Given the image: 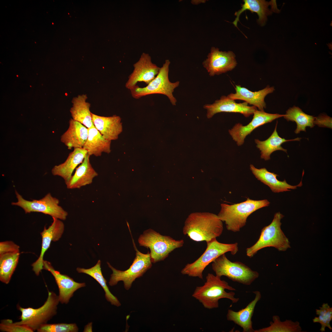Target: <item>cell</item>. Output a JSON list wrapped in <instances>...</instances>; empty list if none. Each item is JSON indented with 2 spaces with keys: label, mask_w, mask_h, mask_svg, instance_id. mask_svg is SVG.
<instances>
[{
  "label": "cell",
  "mask_w": 332,
  "mask_h": 332,
  "mask_svg": "<svg viewBox=\"0 0 332 332\" xmlns=\"http://www.w3.org/2000/svg\"><path fill=\"white\" fill-rule=\"evenodd\" d=\"M284 215L278 212L275 213L271 223L263 227L256 243L246 249L247 255L253 257L260 250L273 247L279 251H284L290 247L288 239L281 229V219Z\"/></svg>",
  "instance_id": "4"
},
{
  "label": "cell",
  "mask_w": 332,
  "mask_h": 332,
  "mask_svg": "<svg viewBox=\"0 0 332 332\" xmlns=\"http://www.w3.org/2000/svg\"><path fill=\"white\" fill-rule=\"evenodd\" d=\"M319 309L316 310V314L318 317H315L313 319L314 323L318 322L321 325L320 330L322 332L325 331L326 327L331 330L332 328L330 325V322L332 319V308L330 307L328 303H324Z\"/></svg>",
  "instance_id": "33"
},
{
  "label": "cell",
  "mask_w": 332,
  "mask_h": 332,
  "mask_svg": "<svg viewBox=\"0 0 332 332\" xmlns=\"http://www.w3.org/2000/svg\"><path fill=\"white\" fill-rule=\"evenodd\" d=\"M90 156L87 154L83 162L77 167L68 183L67 188H79L91 184L93 179L98 175L90 162Z\"/></svg>",
  "instance_id": "24"
},
{
  "label": "cell",
  "mask_w": 332,
  "mask_h": 332,
  "mask_svg": "<svg viewBox=\"0 0 332 332\" xmlns=\"http://www.w3.org/2000/svg\"><path fill=\"white\" fill-rule=\"evenodd\" d=\"M270 204V202L266 199L255 200L247 198L245 201L239 203L231 205L221 204L217 215L221 221L225 222L228 230L237 232L246 225L247 218L251 214Z\"/></svg>",
  "instance_id": "3"
},
{
  "label": "cell",
  "mask_w": 332,
  "mask_h": 332,
  "mask_svg": "<svg viewBox=\"0 0 332 332\" xmlns=\"http://www.w3.org/2000/svg\"><path fill=\"white\" fill-rule=\"evenodd\" d=\"M87 154V151L83 148H74L64 162L53 167L51 170L52 174L62 178L66 185L71 177L74 170L83 162Z\"/></svg>",
  "instance_id": "21"
},
{
  "label": "cell",
  "mask_w": 332,
  "mask_h": 332,
  "mask_svg": "<svg viewBox=\"0 0 332 332\" xmlns=\"http://www.w3.org/2000/svg\"><path fill=\"white\" fill-rule=\"evenodd\" d=\"M331 122L332 118L327 115H323L315 117L314 124H316L320 126H328V124L331 126Z\"/></svg>",
  "instance_id": "37"
},
{
  "label": "cell",
  "mask_w": 332,
  "mask_h": 332,
  "mask_svg": "<svg viewBox=\"0 0 332 332\" xmlns=\"http://www.w3.org/2000/svg\"><path fill=\"white\" fill-rule=\"evenodd\" d=\"M272 319L273 322H270L269 326L255 330L254 332H302L299 323L298 321L294 322L289 320L281 321L277 315L273 316Z\"/></svg>",
  "instance_id": "32"
},
{
  "label": "cell",
  "mask_w": 332,
  "mask_h": 332,
  "mask_svg": "<svg viewBox=\"0 0 332 332\" xmlns=\"http://www.w3.org/2000/svg\"><path fill=\"white\" fill-rule=\"evenodd\" d=\"M204 108L207 110V117L208 119L216 113L223 112L239 113L248 117L257 110L256 107L249 106L246 102L237 103L235 100L225 96H222L211 104L204 105Z\"/></svg>",
  "instance_id": "16"
},
{
  "label": "cell",
  "mask_w": 332,
  "mask_h": 332,
  "mask_svg": "<svg viewBox=\"0 0 332 332\" xmlns=\"http://www.w3.org/2000/svg\"><path fill=\"white\" fill-rule=\"evenodd\" d=\"M278 122L275 129L271 136L265 140L261 141L258 139H255L256 146L260 151L261 158L265 160L270 159V155L274 152L277 150H281L287 152V150L283 148L281 145L287 141L300 140L301 138L298 137L292 140H286L282 138L279 135L277 131Z\"/></svg>",
  "instance_id": "28"
},
{
  "label": "cell",
  "mask_w": 332,
  "mask_h": 332,
  "mask_svg": "<svg viewBox=\"0 0 332 332\" xmlns=\"http://www.w3.org/2000/svg\"><path fill=\"white\" fill-rule=\"evenodd\" d=\"M38 332H77L78 328L75 323H46L37 330Z\"/></svg>",
  "instance_id": "34"
},
{
  "label": "cell",
  "mask_w": 332,
  "mask_h": 332,
  "mask_svg": "<svg viewBox=\"0 0 332 332\" xmlns=\"http://www.w3.org/2000/svg\"><path fill=\"white\" fill-rule=\"evenodd\" d=\"M138 242L140 246L150 249L151 261L153 263L164 260L170 253L182 247L184 243L183 239L176 240L150 229L140 235Z\"/></svg>",
  "instance_id": "6"
},
{
  "label": "cell",
  "mask_w": 332,
  "mask_h": 332,
  "mask_svg": "<svg viewBox=\"0 0 332 332\" xmlns=\"http://www.w3.org/2000/svg\"><path fill=\"white\" fill-rule=\"evenodd\" d=\"M43 269L49 272L54 277L59 289V301L62 304H67L75 291L86 286L85 283L77 282L69 276L61 274L47 261H44Z\"/></svg>",
  "instance_id": "17"
},
{
  "label": "cell",
  "mask_w": 332,
  "mask_h": 332,
  "mask_svg": "<svg viewBox=\"0 0 332 332\" xmlns=\"http://www.w3.org/2000/svg\"><path fill=\"white\" fill-rule=\"evenodd\" d=\"M235 55L232 51H222L217 48L212 47L207 58L203 65L209 75H219L232 70L236 66Z\"/></svg>",
  "instance_id": "12"
},
{
  "label": "cell",
  "mask_w": 332,
  "mask_h": 332,
  "mask_svg": "<svg viewBox=\"0 0 332 332\" xmlns=\"http://www.w3.org/2000/svg\"><path fill=\"white\" fill-rule=\"evenodd\" d=\"M212 263V268L216 276L220 277L225 276L234 282L243 285H251L259 277L258 272L252 270L242 262L231 261L225 254Z\"/></svg>",
  "instance_id": "8"
},
{
  "label": "cell",
  "mask_w": 332,
  "mask_h": 332,
  "mask_svg": "<svg viewBox=\"0 0 332 332\" xmlns=\"http://www.w3.org/2000/svg\"><path fill=\"white\" fill-rule=\"evenodd\" d=\"M206 278V281L204 285L197 287L192 294V296L198 300L205 308L210 309L218 308L219 300L223 298L230 300L232 303L238 302L239 298L235 297L234 292H227L225 290L226 289L236 290L227 282L211 273H208Z\"/></svg>",
  "instance_id": "2"
},
{
  "label": "cell",
  "mask_w": 332,
  "mask_h": 332,
  "mask_svg": "<svg viewBox=\"0 0 332 332\" xmlns=\"http://www.w3.org/2000/svg\"><path fill=\"white\" fill-rule=\"evenodd\" d=\"M250 169L257 179L268 186L274 193H279L289 191L290 189H295L302 186V180L296 185H291L288 184L285 180L281 181L277 179L279 176L274 172L268 171L265 168L258 169L253 164L250 166Z\"/></svg>",
  "instance_id": "22"
},
{
  "label": "cell",
  "mask_w": 332,
  "mask_h": 332,
  "mask_svg": "<svg viewBox=\"0 0 332 332\" xmlns=\"http://www.w3.org/2000/svg\"><path fill=\"white\" fill-rule=\"evenodd\" d=\"M86 94L79 95L73 98L70 109L72 119L89 128L94 126L90 108V104L86 101Z\"/></svg>",
  "instance_id": "26"
},
{
  "label": "cell",
  "mask_w": 332,
  "mask_h": 332,
  "mask_svg": "<svg viewBox=\"0 0 332 332\" xmlns=\"http://www.w3.org/2000/svg\"><path fill=\"white\" fill-rule=\"evenodd\" d=\"M19 246L11 241L0 242V255L19 251Z\"/></svg>",
  "instance_id": "36"
},
{
  "label": "cell",
  "mask_w": 332,
  "mask_h": 332,
  "mask_svg": "<svg viewBox=\"0 0 332 332\" xmlns=\"http://www.w3.org/2000/svg\"><path fill=\"white\" fill-rule=\"evenodd\" d=\"M51 224L46 228L44 227L40 233L42 238L41 253L38 259L31 265L32 270L37 276L39 275L43 269L44 255L49 248L52 242L58 241L61 237L64 230V225L60 219L52 218Z\"/></svg>",
  "instance_id": "15"
},
{
  "label": "cell",
  "mask_w": 332,
  "mask_h": 332,
  "mask_svg": "<svg viewBox=\"0 0 332 332\" xmlns=\"http://www.w3.org/2000/svg\"><path fill=\"white\" fill-rule=\"evenodd\" d=\"M93 125L100 133L107 140L111 141L118 139L123 131L121 117L116 115L105 117L91 113Z\"/></svg>",
  "instance_id": "18"
},
{
  "label": "cell",
  "mask_w": 332,
  "mask_h": 332,
  "mask_svg": "<svg viewBox=\"0 0 332 332\" xmlns=\"http://www.w3.org/2000/svg\"><path fill=\"white\" fill-rule=\"evenodd\" d=\"M67 130L61 136L60 140L69 150L82 148L88 138V128L71 119Z\"/></svg>",
  "instance_id": "23"
},
{
  "label": "cell",
  "mask_w": 332,
  "mask_h": 332,
  "mask_svg": "<svg viewBox=\"0 0 332 332\" xmlns=\"http://www.w3.org/2000/svg\"><path fill=\"white\" fill-rule=\"evenodd\" d=\"M206 248L201 256L193 262L187 264L183 268L181 273L192 277L203 279V272L205 268L221 255L230 252L235 255L238 251V243H224L218 242L215 238L207 242Z\"/></svg>",
  "instance_id": "5"
},
{
  "label": "cell",
  "mask_w": 332,
  "mask_h": 332,
  "mask_svg": "<svg viewBox=\"0 0 332 332\" xmlns=\"http://www.w3.org/2000/svg\"><path fill=\"white\" fill-rule=\"evenodd\" d=\"M111 142L105 138L94 125L88 128V138L83 148L90 156H99L103 152H111Z\"/></svg>",
  "instance_id": "27"
},
{
  "label": "cell",
  "mask_w": 332,
  "mask_h": 332,
  "mask_svg": "<svg viewBox=\"0 0 332 332\" xmlns=\"http://www.w3.org/2000/svg\"><path fill=\"white\" fill-rule=\"evenodd\" d=\"M59 302L58 296L53 291H48L46 300L38 308H24L18 305L17 309L21 312V314L19 318L20 321L16 322L28 326L34 332L37 330L56 314Z\"/></svg>",
  "instance_id": "7"
},
{
  "label": "cell",
  "mask_w": 332,
  "mask_h": 332,
  "mask_svg": "<svg viewBox=\"0 0 332 332\" xmlns=\"http://www.w3.org/2000/svg\"><path fill=\"white\" fill-rule=\"evenodd\" d=\"M170 63L168 60H165L159 72L155 78L147 85L144 87L136 86L131 89L132 97L138 99L146 96L159 94L166 95L172 105H175L177 101L173 93L174 89L178 86L180 82H170L168 78L169 66Z\"/></svg>",
  "instance_id": "10"
},
{
  "label": "cell",
  "mask_w": 332,
  "mask_h": 332,
  "mask_svg": "<svg viewBox=\"0 0 332 332\" xmlns=\"http://www.w3.org/2000/svg\"><path fill=\"white\" fill-rule=\"evenodd\" d=\"M101 261L99 260L94 266L88 269L77 268L76 270L79 273L87 274L95 279L101 285L105 292V297L107 300L112 305L118 307L121 304L117 298L109 290L107 285V281L102 274L101 268Z\"/></svg>",
  "instance_id": "29"
},
{
  "label": "cell",
  "mask_w": 332,
  "mask_h": 332,
  "mask_svg": "<svg viewBox=\"0 0 332 332\" xmlns=\"http://www.w3.org/2000/svg\"><path fill=\"white\" fill-rule=\"evenodd\" d=\"M134 69L129 75L125 84V87L130 90L139 82L149 84L159 73L160 68L153 63L148 53H143L139 60L133 65Z\"/></svg>",
  "instance_id": "13"
},
{
  "label": "cell",
  "mask_w": 332,
  "mask_h": 332,
  "mask_svg": "<svg viewBox=\"0 0 332 332\" xmlns=\"http://www.w3.org/2000/svg\"><path fill=\"white\" fill-rule=\"evenodd\" d=\"M235 89V93L228 95V97L235 100L244 101L248 104L258 108L260 111H264V109L266 108L264 101L266 96L275 90L274 87H270L268 85L262 90L255 92L251 91L239 85H236Z\"/></svg>",
  "instance_id": "19"
},
{
  "label": "cell",
  "mask_w": 332,
  "mask_h": 332,
  "mask_svg": "<svg viewBox=\"0 0 332 332\" xmlns=\"http://www.w3.org/2000/svg\"><path fill=\"white\" fill-rule=\"evenodd\" d=\"M92 323H89L85 326L84 332H92Z\"/></svg>",
  "instance_id": "38"
},
{
  "label": "cell",
  "mask_w": 332,
  "mask_h": 332,
  "mask_svg": "<svg viewBox=\"0 0 332 332\" xmlns=\"http://www.w3.org/2000/svg\"><path fill=\"white\" fill-rule=\"evenodd\" d=\"M15 193L17 201L12 202L11 205L21 208L26 213L41 212L60 220L66 219L67 212L59 205V200L53 197L49 193L41 199L32 201L25 199L16 190Z\"/></svg>",
  "instance_id": "11"
},
{
  "label": "cell",
  "mask_w": 332,
  "mask_h": 332,
  "mask_svg": "<svg viewBox=\"0 0 332 332\" xmlns=\"http://www.w3.org/2000/svg\"><path fill=\"white\" fill-rule=\"evenodd\" d=\"M20 251L0 255V280L8 284L18 262Z\"/></svg>",
  "instance_id": "31"
},
{
  "label": "cell",
  "mask_w": 332,
  "mask_h": 332,
  "mask_svg": "<svg viewBox=\"0 0 332 332\" xmlns=\"http://www.w3.org/2000/svg\"><path fill=\"white\" fill-rule=\"evenodd\" d=\"M283 117L288 121L296 122L297 127L294 132L296 134L301 131L306 132L307 127L312 128L315 125V117L306 114L299 107L295 106L289 109Z\"/></svg>",
  "instance_id": "30"
},
{
  "label": "cell",
  "mask_w": 332,
  "mask_h": 332,
  "mask_svg": "<svg viewBox=\"0 0 332 332\" xmlns=\"http://www.w3.org/2000/svg\"><path fill=\"white\" fill-rule=\"evenodd\" d=\"M243 2L244 3L241 4V9L235 12L234 14L236 16L235 19L232 22L234 26L238 28L237 24L240 14L244 11L249 10L258 14V23L261 26H264L267 21V17L273 12L271 8H269L271 5L272 0L268 2L264 0H244Z\"/></svg>",
  "instance_id": "25"
},
{
  "label": "cell",
  "mask_w": 332,
  "mask_h": 332,
  "mask_svg": "<svg viewBox=\"0 0 332 332\" xmlns=\"http://www.w3.org/2000/svg\"><path fill=\"white\" fill-rule=\"evenodd\" d=\"M253 292L255 294V298L245 308L238 311L228 309L226 315L227 320L232 321L241 327L243 332H254L255 331L252 327V317L255 306L261 298V294L258 291Z\"/></svg>",
  "instance_id": "20"
},
{
  "label": "cell",
  "mask_w": 332,
  "mask_h": 332,
  "mask_svg": "<svg viewBox=\"0 0 332 332\" xmlns=\"http://www.w3.org/2000/svg\"><path fill=\"white\" fill-rule=\"evenodd\" d=\"M0 330L6 332H33V331L28 326L14 322L10 319H4L1 321Z\"/></svg>",
  "instance_id": "35"
},
{
  "label": "cell",
  "mask_w": 332,
  "mask_h": 332,
  "mask_svg": "<svg viewBox=\"0 0 332 332\" xmlns=\"http://www.w3.org/2000/svg\"><path fill=\"white\" fill-rule=\"evenodd\" d=\"M251 121L247 125H243L240 123L235 124L228 130L230 135L237 145L240 146L243 144L246 137L258 127L270 123L278 118L283 117L284 115L278 113L272 114L264 111L256 110L253 113Z\"/></svg>",
  "instance_id": "14"
},
{
  "label": "cell",
  "mask_w": 332,
  "mask_h": 332,
  "mask_svg": "<svg viewBox=\"0 0 332 332\" xmlns=\"http://www.w3.org/2000/svg\"><path fill=\"white\" fill-rule=\"evenodd\" d=\"M129 230L136 251V257L131 265L127 270L121 271L115 269L109 263L107 262L108 267L113 272L110 276L109 285L113 286L117 285L119 282L122 281L125 289L127 290L131 287L132 283L136 279L142 276L152 266L149 251L144 254L138 251L132 238L130 229Z\"/></svg>",
  "instance_id": "9"
},
{
  "label": "cell",
  "mask_w": 332,
  "mask_h": 332,
  "mask_svg": "<svg viewBox=\"0 0 332 332\" xmlns=\"http://www.w3.org/2000/svg\"><path fill=\"white\" fill-rule=\"evenodd\" d=\"M223 230L222 221L217 215L208 212H195L186 219L183 232L193 241L207 242L220 236Z\"/></svg>",
  "instance_id": "1"
}]
</instances>
